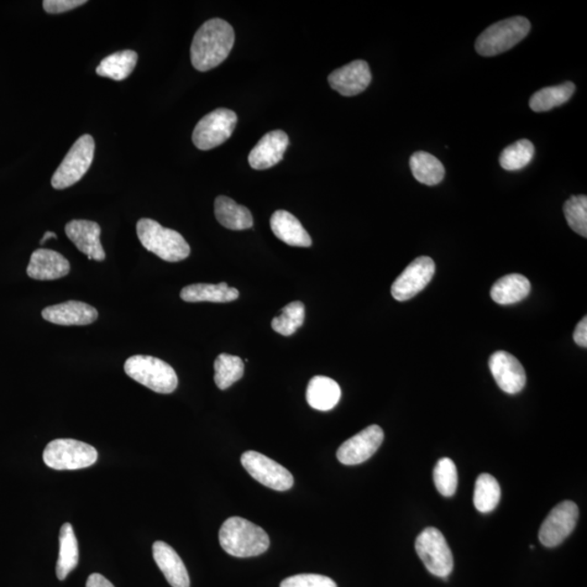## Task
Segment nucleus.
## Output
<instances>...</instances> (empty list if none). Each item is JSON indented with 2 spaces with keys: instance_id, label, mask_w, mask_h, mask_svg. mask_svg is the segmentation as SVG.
<instances>
[{
  "instance_id": "36",
  "label": "nucleus",
  "mask_w": 587,
  "mask_h": 587,
  "mask_svg": "<svg viewBox=\"0 0 587 587\" xmlns=\"http://www.w3.org/2000/svg\"><path fill=\"white\" fill-rule=\"evenodd\" d=\"M280 587H338L328 576L320 574H297L282 582Z\"/></svg>"
},
{
  "instance_id": "8",
  "label": "nucleus",
  "mask_w": 587,
  "mask_h": 587,
  "mask_svg": "<svg viewBox=\"0 0 587 587\" xmlns=\"http://www.w3.org/2000/svg\"><path fill=\"white\" fill-rule=\"evenodd\" d=\"M416 552L424 567L438 578L447 579L454 570V557L447 538L435 528H427L416 539Z\"/></svg>"
},
{
  "instance_id": "19",
  "label": "nucleus",
  "mask_w": 587,
  "mask_h": 587,
  "mask_svg": "<svg viewBox=\"0 0 587 587\" xmlns=\"http://www.w3.org/2000/svg\"><path fill=\"white\" fill-rule=\"evenodd\" d=\"M70 272V262L57 251L36 249L31 256L26 274L31 279L50 281L61 279Z\"/></svg>"
},
{
  "instance_id": "10",
  "label": "nucleus",
  "mask_w": 587,
  "mask_h": 587,
  "mask_svg": "<svg viewBox=\"0 0 587 587\" xmlns=\"http://www.w3.org/2000/svg\"><path fill=\"white\" fill-rule=\"evenodd\" d=\"M240 463L246 471L262 485L279 492L292 489L294 478L290 471L266 456L248 450L242 455Z\"/></svg>"
},
{
  "instance_id": "24",
  "label": "nucleus",
  "mask_w": 587,
  "mask_h": 587,
  "mask_svg": "<svg viewBox=\"0 0 587 587\" xmlns=\"http://www.w3.org/2000/svg\"><path fill=\"white\" fill-rule=\"evenodd\" d=\"M531 292V283L521 275L502 276L492 287V300L500 305H512L524 300Z\"/></svg>"
},
{
  "instance_id": "18",
  "label": "nucleus",
  "mask_w": 587,
  "mask_h": 587,
  "mask_svg": "<svg viewBox=\"0 0 587 587\" xmlns=\"http://www.w3.org/2000/svg\"><path fill=\"white\" fill-rule=\"evenodd\" d=\"M41 317L58 326H88L96 321L98 312L88 303L70 301L46 307Z\"/></svg>"
},
{
  "instance_id": "15",
  "label": "nucleus",
  "mask_w": 587,
  "mask_h": 587,
  "mask_svg": "<svg viewBox=\"0 0 587 587\" xmlns=\"http://www.w3.org/2000/svg\"><path fill=\"white\" fill-rule=\"evenodd\" d=\"M330 86L343 96H356L370 86L372 75L368 62L356 60L335 70L328 77Z\"/></svg>"
},
{
  "instance_id": "13",
  "label": "nucleus",
  "mask_w": 587,
  "mask_h": 587,
  "mask_svg": "<svg viewBox=\"0 0 587 587\" xmlns=\"http://www.w3.org/2000/svg\"><path fill=\"white\" fill-rule=\"evenodd\" d=\"M384 440V429L374 424L340 445L338 459L346 465L363 464L376 453Z\"/></svg>"
},
{
  "instance_id": "11",
  "label": "nucleus",
  "mask_w": 587,
  "mask_h": 587,
  "mask_svg": "<svg viewBox=\"0 0 587 587\" xmlns=\"http://www.w3.org/2000/svg\"><path fill=\"white\" fill-rule=\"evenodd\" d=\"M579 519V508L565 501L555 506L539 528V541L546 547H555L573 532Z\"/></svg>"
},
{
  "instance_id": "22",
  "label": "nucleus",
  "mask_w": 587,
  "mask_h": 587,
  "mask_svg": "<svg viewBox=\"0 0 587 587\" xmlns=\"http://www.w3.org/2000/svg\"><path fill=\"white\" fill-rule=\"evenodd\" d=\"M342 396V391L332 379L318 375L309 382L306 393L309 406L320 411H329L338 405Z\"/></svg>"
},
{
  "instance_id": "17",
  "label": "nucleus",
  "mask_w": 587,
  "mask_h": 587,
  "mask_svg": "<svg viewBox=\"0 0 587 587\" xmlns=\"http://www.w3.org/2000/svg\"><path fill=\"white\" fill-rule=\"evenodd\" d=\"M290 139L281 130L264 135L248 156L249 166L255 170H266L279 164L284 157Z\"/></svg>"
},
{
  "instance_id": "5",
  "label": "nucleus",
  "mask_w": 587,
  "mask_h": 587,
  "mask_svg": "<svg viewBox=\"0 0 587 587\" xmlns=\"http://www.w3.org/2000/svg\"><path fill=\"white\" fill-rule=\"evenodd\" d=\"M530 31V21L524 17L500 21L479 36L475 41V50L483 57L501 55L520 43Z\"/></svg>"
},
{
  "instance_id": "7",
  "label": "nucleus",
  "mask_w": 587,
  "mask_h": 587,
  "mask_svg": "<svg viewBox=\"0 0 587 587\" xmlns=\"http://www.w3.org/2000/svg\"><path fill=\"white\" fill-rule=\"evenodd\" d=\"M94 154H95V140L91 135H82L73 144L60 166L57 167L51 177L52 187L56 190H65L75 185L90 169Z\"/></svg>"
},
{
  "instance_id": "16",
  "label": "nucleus",
  "mask_w": 587,
  "mask_h": 587,
  "mask_svg": "<svg viewBox=\"0 0 587 587\" xmlns=\"http://www.w3.org/2000/svg\"><path fill=\"white\" fill-rule=\"evenodd\" d=\"M65 230L67 237L88 259L104 261L106 258L101 243L102 229L98 223L88 220H72Z\"/></svg>"
},
{
  "instance_id": "34",
  "label": "nucleus",
  "mask_w": 587,
  "mask_h": 587,
  "mask_svg": "<svg viewBox=\"0 0 587 587\" xmlns=\"http://www.w3.org/2000/svg\"><path fill=\"white\" fill-rule=\"evenodd\" d=\"M434 483L440 495L454 496L458 486L457 466L449 458L438 460L434 468Z\"/></svg>"
},
{
  "instance_id": "21",
  "label": "nucleus",
  "mask_w": 587,
  "mask_h": 587,
  "mask_svg": "<svg viewBox=\"0 0 587 587\" xmlns=\"http://www.w3.org/2000/svg\"><path fill=\"white\" fill-rule=\"evenodd\" d=\"M272 232L275 237L295 248H311L312 240L300 220L285 211H277L270 220Z\"/></svg>"
},
{
  "instance_id": "35",
  "label": "nucleus",
  "mask_w": 587,
  "mask_h": 587,
  "mask_svg": "<svg viewBox=\"0 0 587 587\" xmlns=\"http://www.w3.org/2000/svg\"><path fill=\"white\" fill-rule=\"evenodd\" d=\"M564 217L569 227L581 237H587V197L573 196L564 203Z\"/></svg>"
},
{
  "instance_id": "20",
  "label": "nucleus",
  "mask_w": 587,
  "mask_h": 587,
  "mask_svg": "<svg viewBox=\"0 0 587 587\" xmlns=\"http://www.w3.org/2000/svg\"><path fill=\"white\" fill-rule=\"evenodd\" d=\"M154 559L161 573L172 587H190V576L185 563L170 545L156 542L153 545Z\"/></svg>"
},
{
  "instance_id": "23",
  "label": "nucleus",
  "mask_w": 587,
  "mask_h": 587,
  "mask_svg": "<svg viewBox=\"0 0 587 587\" xmlns=\"http://www.w3.org/2000/svg\"><path fill=\"white\" fill-rule=\"evenodd\" d=\"M214 213L220 224L233 230L253 228L254 219L248 208L227 196H219L214 202Z\"/></svg>"
},
{
  "instance_id": "31",
  "label": "nucleus",
  "mask_w": 587,
  "mask_h": 587,
  "mask_svg": "<svg viewBox=\"0 0 587 587\" xmlns=\"http://www.w3.org/2000/svg\"><path fill=\"white\" fill-rule=\"evenodd\" d=\"M214 384L220 390H227L244 375V363L238 356L219 355L214 361Z\"/></svg>"
},
{
  "instance_id": "9",
  "label": "nucleus",
  "mask_w": 587,
  "mask_h": 587,
  "mask_svg": "<svg viewBox=\"0 0 587 587\" xmlns=\"http://www.w3.org/2000/svg\"><path fill=\"white\" fill-rule=\"evenodd\" d=\"M238 124V115L232 110L219 108L204 115L193 132V143L201 150H211L225 143Z\"/></svg>"
},
{
  "instance_id": "6",
  "label": "nucleus",
  "mask_w": 587,
  "mask_h": 587,
  "mask_svg": "<svg viewBox=\"0 0 587 587\" xmlns=\"http://www.w3.org/2000/svg\"><path fill=\"white\" fill-rule=\"evenodd\" d=\"M97 458V450L91 445L71 438L51 440L43 454L45 465L55 470L88 468Z\"/></svg>"
},
{
  "instance_id": "32",
  "label": "nucleus",
  "mask_w": 587,
  "mask_h": 587,
  "mask_svg": "<svg viewBox=\"0 0 587 587\" xmlns=\"http://www.w3.org/2000/svg\"><path fill=\"white\" fill-rule=\"evenodd\" d=\"M536 149L530 140H520L502 150L500 164L507 171H518L526 167L533 159Z\"/></svg>"
},
{
  "instance_id": "37",
  "label": "nucleus",
  "mask_w": 587,
  "mask_h": 587,
  "mask_svg": "<svg viewBox=\"0 0 587 587\" xmlns=\"http://www.w3.org/2000/svg\"><path fill=\"white\" fill-rule=\"evenodd\" d=\"M86 0H45L43 7L50 14H64L86 5Z\"/></svg>"
},
{
  "instance_id": "4",
  "label": "nucleus",
  "mask_w": 587,
  "mask_h": 587,
  "mask_svg": "<svg viewBox=\"0 0 587 587\" xmlns=\"http://www.w3.org/2000/svg\"><path fill=\"white\" fill-rule=\"evenodd\" d=\"M124 371L131 379L159 394L176 391L179 380L175 369L159 358L136 355L124 364Z\"/></svg>"
},
{
  "instance_id": "28",
  "label": "nucleus",
  "mask_w": 587,
  "mask_h": 587,
  "mask_svg": "<svg viewBox=\"0 0 587 587\" xmlns=\"http://www.w3.org/2000/svg\"><path fill=\"white\" fill-rule=\"evenodd\" d=\"M411 167L415 179L428 186L439 185L445 176L442 162L426 151H417L411 156Z\"/></svg>"
},
{
  "instance_id": "33",
  "label": "nucleus",
  "mask_w": 587,
  "mask_h": 587,
  "mask_svg": "<svg viewBox=\"0 0 587 587\" xmlns=\"http://www.w3.org/2000/svg\"><path fill=\"white\" fill-rule=\"evenodd\" d=\"M305 321V306L302 302H293L282 309L281 316L272 320L271 327L283 337H291Z\"/></svg>"
},
{
  "instance_id": "14",
  "label": "nucleus",
  "mask_w": 587,
  "mask_h": 587,
  "mask_svg": "<svg viewBox=\"0 0 587 587\" xmlns=\"http://www.w3.org/2000/svg\"><path fill=\"white\" fill-rule=\"evenodd\" d=\"M489 366L497 385L507 394H518L526 386V371L515 356L507 351H496L491 356Z\"/></svg>"
},
{
  "instance_id": "38",
  "label": "nucleus",
  "mask_w": 587,
  "mask_h": 587,
  "mask_svg": "<svg viewBox=\"0 0 587 587\" xmlns=\"http://www.w3.org/2000/svg\"><path fill=\"white\" fill-rule=\"evenodd\" d=\"M573 339L581 348H587V318L581 320L573 333Z\"/></svg>"
},
{
  "instance_id": "12",
  "label": "nucleus",
  "mask_w": 587,
  "mask_h": 587,
  "mask_svg": "<svg viewBox=\"0 0 587 587\" xmlns=\"http://www.w3.org/2000/svg\"><path fill=\"white\" fill-rule=\"evenodd\" d=\"M435 264L429 257L422 256L413 260L397 277L391 292L398 302H406L424 290L433 279Z\"/></svg>"
},
{
  "instance_id": "2",
  "label": "nucleus",
  "mask_w": 587,
  "mask_h": 587,
  "mask_svg": "<svg viewBox=\"0 0 587 587\" xmlns=\"http://www.w3.org/2000/svg\"><path fill=\"white\" fill-rule=\"evenodd\" d=\"M219 542L225 553L238 558L256 557L270 546V538L264 528L239 517L224 521Z\"/></svg>"
},
{
  "instance_id": "30",
  "label": "nucleus",
  "mask_w": 587,
  "mask_h": 587,
  "mask_svg": "<svg viewBox=\"0 0 587 587\" xmlns=\"http://www.w3.org/2000/svg\"><path fill=\"white\" fill-rule=\"evenodd\" d=\"M501 486L494 476L487 474L479 475L474 487V502L476 510L489 513L495 510L501 501Z\"/></svg>"
},
{
  "instance_id": "27",
  "label": "nucleus",
  "mask_w": 587,
  "mask_h": 587,
  "mask_svg": "<svg viewBox=\"0 0 587 587\" xmlns=\"http://www.w3.org/2000/svg\"><path fill=\"white\" fill-rule=\"evenodd\" d=\"M138 59L139 56L133 50L117 51L104 58L97 67L96 73L99 77L123 81L133 72Z\"/></svg>"
},
{
  "instance_id": "39",
  "label": "nucleus",
  "mask_w": 587,
  "mask_h": 587,
  "mask_svg": "<svg viewBox=\"0 0 587 587\" xmlns=\"http://www.w3.org/2000/svg\"><path fill=\"white\" fill-rule=\"evenodd\" d=\"M86 587H114V585L99 573H93L88 576Z\"/></svg>"
},
{
  "instance_id": "40",
  "label": "nucleus",
  "mask_w": 587,
  "mask_h": 587,
  "mask_svg": "<svg viewBox=\"0 0 587 587\" xmlns=\"http://www.w3.org/2000/svg\"><path fill=\"white\" fill-rule=\"evenodd\" d=\"M51 238L56 239L57 235L54 232H50V230H49V232H46L44 234L43 239H41V244L43 245L46 242V240H49Z\"/></svg>"
},
{
  "instance_id": "3",
  "label": "nucleus",
  "mask_w": 587,
  "mask_h": 587,
  "mask_svg": "<svg viewBox=\"0 0 587 587\" xmlns=\"http://www.w3.org/2000/svg\"><path fill=\"white\" fill-rule=\"evenodd\" d=\"M136 232L141 245L162 260L182 261L191 254L190 245L179 232L162 227L155 220L140 219Z\"/></svg>"
},
{
  "instance_id": "26",
  "label": "nucleus",
  "mask_w": 587,
  "mask_h": 587,
  "mask_svg": "<svg viewBox=\"0 0 587 587\" xmlns=\"http://www.w3.org/2000/svg\"><path fill=\"white\" fill-rule=\"evenodd\" d=\"M78 564V544L75 530L70 523H65L59 534V557L57 560L56 574L60 581L66 580Z\"/></svg>"
},
{
  "instance_id": "29",
  "label": "nucleus",
  "mask_w": 587,
  "mask_h": 587,
  "mask_svg": "<svg viewBox=\"0 0 587 587\" xmlns=\"http://www.w3.org/2000/svg\"><path fill=\"white\" fill-rule=\"evenodd\" d=\"M575 86L573 82H565L562 86L545 87L533 94L530 99V107L533 112H549L555 107L562 106L573 97Z\"/></svg>"
},
{
  "instance_id": "25",
  "label": "nucleus",
  "mask_w": 587,
  "mask_h": 587,
  "mask_svg": "<svg viewBox=\"0 0 587 587\" xmlns=\"http://www.w3.org/2000/svg\"><path fill=\"white\" fill-rule=\"evenodd\" d=\"M180 296L186 303H230L238 300L239 292L237 288L229 287L227 283L220 284H192L181 291Z\"/></svg>"
},
{
  "instance_id": "1",
  "label": "nucleus",
  "mask_w": 587,
  "mask_h": 587,
  "mask_svg": "<svg viewBox=\"0 0 587 587\" xmlns=\"http://www.w3.org/2000/svg\"><path fill=\"white\" fill-rule=\"evenodd\" d=\"M234 41V30L227 21H207L194 36L191 47L193 67L198 71L206 72L221 65L232 50Z\"/></svg>"
}]
</instances>
